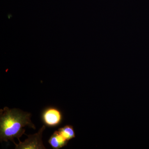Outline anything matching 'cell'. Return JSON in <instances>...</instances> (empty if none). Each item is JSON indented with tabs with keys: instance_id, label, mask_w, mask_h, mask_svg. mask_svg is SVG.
<instances>
[{
	"instance_id": "3",
	"label": "cell",
	"mask_w": 149,
	"mask_h": 149,
	"mask_svg": "<svg viewBox=\"0 0 149 149\" xmlns=\"http://www.w3.org/2000/svg\"><path fill=\"white\" fill-rule=\"evenodd\" d=\"M46 126L43 125L37 133L33 135H27L28 138L24 142H22L19 140V143L16 144L14 143L15 149H45V147L43 143L42 137L43 131L45 130Z\"/></svg>"
},
{
	"instance_id": "5",
	"label": "cell",
	"mask_w": 149,
	"mask_h": 149,
	"mask_svg": "<svg viewBox=\"0 0 149 149\" xmlns=\"http://www.w3.org/2000/svg\"><path fill=\"white\" fill-rule=\"evenodd\" d=\"M59 132L65 139L69 141L75 138V133L74 128L71 125H67L58 129Z\"/></svg>"
},
{
	"instance_id": "2",
	"label": "cell",
	"mask_w": 149,
	"mask_h": 149,
	"mask_svg": "<svg viewBox=\"0 0 149 149\" xmlns=\"http://www.w3.org/2000/svg\"><path fill=\"white\" fill-rule=\"evenodd\" d=\"M41 117L44 125L50 128H54L60 125L63 118L61 111L53 106L44 109L41 113Z\"/></svg>"
},
{
	"instance_id": "4",
	"label": "cell",
	"mask_w": 149,
	"mask_h": 149,
	"mask_svg": "<svg viewBox=\"0 0 149 149\" xmlns=\"http://www.w3.org/2000/svg\"><path fill=\"white\" fill-rule=\"evenodd\" d=\"M68 142L69 141L65 139L58 130L54 132L48 141V143L54 149H59L65 146Z\"/></svg>"
},
{
	"instance_id": "1",
	"label": "cell",
	"mask_w": 149,
	"mask_h": 149,
	"mask_svg": "<svg viewBox=\"0 0 149 149\" xmlns=\"http://www.w3.org/2000/svg\"><path fill=\"white\" fill-rule=\"evenodd\" d=\"M31 113L22 111L18 109H10L5 107L0 110V141L15 143L14 139L18 141L25 134L24 128L29 126L36 129L31 120Z\"/></svg>"
}]
</instances>
